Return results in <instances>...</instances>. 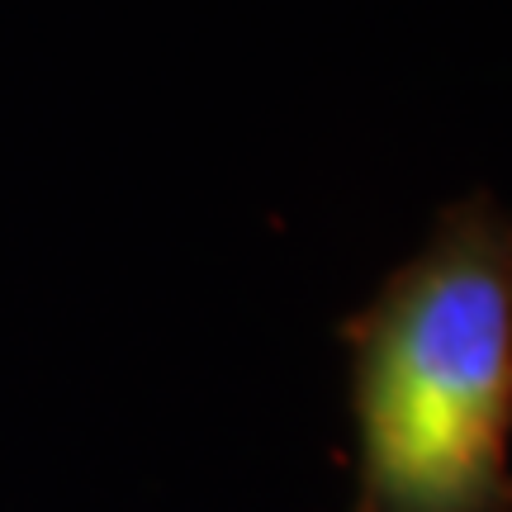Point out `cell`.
<instances>
[{"label": "cell", "mask_w": 512, "mask_h": 512, "mask_svg": "<svg viewBox=\"0 0 512 512\" xmlns=\"http://www.w3.org/2000/svg\"><path fill=\"white\" fill-rule=\"evenodd\" d=\"M508 228L465 195L347 318L351 512H512Z\"/></svg>", "instance_id": "cell-1"}, {"label": "cell", "mask_w": 512, "mask_h": 512, "mask_svg": "<svg viewBox=\"0 0 512 512\" xmlns=\"http://www.w3.org/2000/svg\"><path fill=\"white\" fill-rule=\"evenodd\" d=\"M508 252H512V228H508Z\"/></svg>", "instance_id": "cell-2"}]
</instances>
